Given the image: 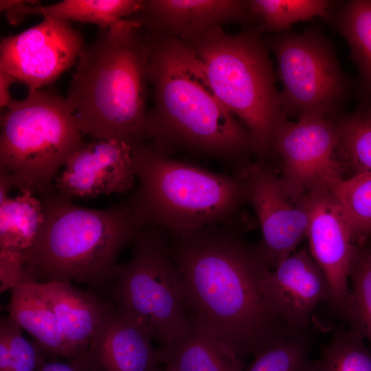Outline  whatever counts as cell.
<instances>
[{
  "mask_svg": "<svg viewBox=\"0 0 371 371\" xmlns=\"http://www.w3.org/2000/svg\"><path fill=\"white\" fill-rule=\"evenodd\" d=\"M192 318L240 358L293 333L260 289L271 269L234 219L170 237Z\"/></svg>",
  "mask_w": 371,
  "mask_h": 371,
  "instance_id": "obj_1",
  "label": "cell"
},
{
  "mask_svg": "<svg viewBox=\"0 0 371 371\" xmlns=\"http://www.w3.org/2000/svg\"><path fill=\"white\" fill-rule=\"evenodd\" d=\"M148 34L147 77L154 106L148 113L146 139L168 157L184 152L240 169L242 157L254 151L252 139L216 95L194 50L179 38Z\"/></svg>",
  "mask_w": 371,
  "mask_h": 371,
  "instance_id": "obj_2",
  "label": "cell"
},
{
  "mask_svg": "<svg viewBox=\"0 0 371 371\" xmlns=\"http://www.w3.org/2000/svg\"><path fill=\"white\" fill-rule=\"evenodd\" d=\"M150 52L148 32L127 18L85 46L65 97L82 135L144 143Z\"/></svg>",
  "mask_w": 371,
  "mask_h": 371,
  "instance_id": "obj_3",
  "label": "cell"
},
{
  "mask_svg": "<svg viewBox=\"0 0 371 371\" xmlns=\"http://www.w3.org/2000/svg\"><path fill=\"white\" fill-rule=\"evenodd\" d=\"M43 222L23 254V278L76 281L104 291L117 259L143 226L126 200L104 209L74 204L55 188L38 196Z\"/></svg>",
  "mask_w": 371,
  "mask_h": 371,
  "instance_id": "obj_4",
  "label": "cell"
},
{
  "mask_svg": "<svg viewBox=\"0 0 371 371\" xmlns=\"http://www.w3.org/2000/svg\"><path fill=\"white\" fill-rule=\"evenodd\" d=\"M134 161L139 183L128 200L143 227L170 237L233 220L248 201L240 172H212L145 143L134 148Z\"/></svg>",
  "mask_w": 371,
  "mask_h": 371,
  "instance_id": "obj_5",
  "label": "cell"
},
{
  "mask_svg": "<svg viewBox=\"0 0 371 371\" xmlns=\"http://www.w3.org/2000/svg\"><path fill=\"white\" fill-rule=\"evenodd\" d=\"M186 42L202 62L218 100L249 132L254 151L260 157L270 153L286 117L267 47L258 33L232 34L217 27Z\"/></svg>",
  "mask_w": 371,
  "mask_h": 371,
  "instance_id": "obj_6",
  "label": "cell"
},
{
  "mask_svg": "<svg viewBox=\"0 0 371 371\" xmlns=\"http://www.w3.org/2000/svg\"><path fill=\"white\" fill-rule=\"evenodd\" d=\"M85 143L65 98L29 89L1 115L0 170L14 188L40 196L56 188L58 169Z\"/></svg>",
  "mask_w": 371,
  "mask_h": 371,
  "instance_id": "obj_7",
  "label": "cell"
},
{
  "mask_svg": "<svg viewBox=\"0 0 371 371\" xmlns=\"http://www.w3.org/2000/svg\"><path fill=\"white\" fill-rule=\"evenodd\" d=\"M131 243V258L117 265L103 291L115 308L148 326L159 348H167L187 333L192 321L170 237L146 226Z\"/></svg>",
  "mask_w": 371,
  "mask_h": 371,
  "instance_id": "obj_8",
  "label": "cell"
},
{
  "mask_svg": "<svg viewBox=\"0 0 371 371\" xmlns=\"http://www.w3.org/2000/svg\"><path fill=\"white\" fill-rule=\"evenodd\" d=\"M267 43L276 58L286 117L328 116L339 107L347 91L346 77L333 48L318 30L277 33Z\"/></svg>",
  "mask_w": 371,
  "mask_h": 371,
  "instance_id": "obj_9",
  "label": "cell"
},
{
  "mask_svg": "<svg viewBox=\"0 0 371 371\" xmlns=\"http://www.w3.org/2000/svg\"><path fill=\"white\" fill-rule=\"evenodd\" d=\"M336 124L321 115L287 120L279 128L271 152L281 159L282 179L294 193L326 191L343 179Z\"/></svg>",
  "mask_w": 371,
  "mask_h": 371,
  "instance_id": "obj_10",
  "label": "cell"
},
{
  "mask_svg": "<svg viewBox=\"0 0 371 371\" xmlns=\"http://www.w3.org/2000/svg\"><path fill=\"white\" fill-rule=\"evenodd\" d=\"M247 199L257 214L262 233L258 245L271 269L293 253L306 238V195L294 193L262 160L247 163L240 170Z\"/></svg>",
  "mask_w": 371,
  "mask_h": 371,
  "instance_id": "obj_11",
  "label": "cell"
},
{
  "mask_svg": "<svg viewBox=\"0 0 371 371\" xmlns=\"http://www.w3.org/2000/svg\"><path fill=\"white\" fill-rule=\"evenodd\" d=\"M82 36L71 22L51 16L0 43V70L29 89H39L55 81L78 58Z\"/></svg>",
  "mask_w": 371,
  "mask_h": 371,
  "instance_id": "obj_12",
  "label": "cell"
},
{
  "mask_svg": "<svg viewBox=\"0 0 371 371\" xmlns=\"http://www.w3.org/2000/svg\"><path fill=\"white\" fill-rule=\"evenodd\" d=\"M309 252L326 276L330 305L344 318L350 297L349 270L354 236L347 216L330 190L306 194Z\"/></svg>",
  "mask_w": 371,
  "mask_h": 371,
  "instance_id": "obj_13",
  "label": "cell"
},
{
  "mask_svg": "<svg viewBox=\"0 0 371 371\" xmlns=\"http://www.w3.org/2000/svg\"><path fill=\"white\" fill-rule=\"evenodd\" d=\"M260 289L273 312L292 333L307 332L314 309L332 299L326 276L306 248L267 271Z\"/></svg>",
  "mask_w": 371,
  "mask_h": 371,
  "instance_id": "obj_14",
  "label": "cell"
},
{
  "mask_svg": "<svg viewBox=\"0 0 371 371\" xmlns=\"http://www.w3.org/2000/svg\"><path fill=\"white\" fill-rule=\"evenodd\" d=\"M134 148L117 140L86 142L56 177V189L71 199L128 192L136 179Z\"/></svg>",
  "mask_w": 371,
  "mask_h": 371,
  "instance_id": "obj_15",
  "label": "cell"
},
{
  "mask_svg": "<svg viewBox=\"0 0 371 371\" xmlns=\"http://www.w3.org/2000/svg\"><path fill=\"white\" fill-rule=\"evenodd\" d=\"M249 17L248 1L146 0L127 19L148 32L189 41L215 27Z\"/></svg>",
  "mask_w": 371,
  "mask_h": 371,
  "instance_id": "obj_16",
  "label": "cell"
},
{
  "mask_svg": "<svg viewBox=\"0 0 371 371\" xmlns=\"http://www.w3.org/2000/svg\"><path fill=\"white\" fill-rule=\"evenodd\" d=\"M153 339L143 321L111 303L85 355L95 371H157Z\"/></svg>",
  "mask_w": 371,
  "mask_h": 371,
  "instance_id": "obj_17",
  "label": "cell"
},
{
  "mask_svg": "<svg viewBox=\"0 0 371 371\" xmlns=\"http://www.w3.org/2000/svg\"><path fill=\"white\" fill-rule=\"evenodd\" d=\"M40 283V282H39ZM73 359L85 354L111 303L71 282L40 283Z\"/></svg>",
  "mask_w": 371,
  "mask_h": 371,
  "instance_id": "obj_18",
  "label": "cell"
},
{
  "mask_svg": "<svg viewBox=\"0 0 371 371\" xmlns=\"http://www.w3.org/2000/svg\"><path fill=\"white\" fill-rule=\"evenodd\" d=\"M34 1L1 0L0 10L12 25L31 15L51 16L68 21L92 23L98 30H106L122 19L137 12L140 0H64L47 5Z\"/></svg>",
  "mask_w": 371,
  "mask_h": 371,
  "instance_id": "obj_19",
  "label": "cell"
},
{
  "mask_svg": "<svg viewBox=\"0 0 371 371\" xmlns=\"http://www.w3.org/2000/svg\"><path fill=\"white\" fill-rule=\"evenodd\" d=\"M7 309L8 316L34 337L44 355L73 359L39 282L22 279L12 289Z\"/></svg>",
  "mask_w": 371,
  "mask_h": 371,
  "instance_id": "obj_20",
  "label": "cell"
},
{
  "mask_svg": "<svg viewBox=\"0 0 371 371\" xmlns=\"http://www.w3.org/2000/svg\"><path fill=\"white\" fill-rule=\"evenodd\" d=\"M168 371H243L245 360L192 319L187 333L167 348H157Z\"/></svg>",
  "mask_w": 371,
  "mask_h": 371,
  "instance_id": "obj_21",
  "label": "cell"
},
{
  "mask_svg": "<svg viewBox=\"0 0 371 371\" xmlns=\"http://www.w3.org/2000/svg\"><path fill=\"white\" fill-rule=\"evenodd\" d=\"M43 222L42 203L28 190L0 202V251L23 254Z\"/></svg>",
  "mask_w": 371,
  "mask_h": 371,
  "instance_id": "obj_22",
  "label": "cell"
},
{
  "mask_svg": "<svg viewBox=\"0 0 371 371\" xmlns=\"http://www.w3.org/2000/svg\"><path fill=\"white\" fill-rule=\"evenodd\" d=\"M349 280L351 288L344 318L371 345V248L354 243Z\"/></svg>",
  "mask_w": 371,
  "mask_h": 371,
  "instance_id": "obj_23",
  "label": "cell"
},
{
  "mask_svg": "<svg viewBox=\"0 0 371 371\" xmlns=\"http://www.w3.org/2000/svg\"><path fill=\"white\" fill-rule=\"evenodd\" d=\"M337 25L362 79L371 89V0L347 3L338 14Z\"/></svg>",
  "mask_w": 371,
  "mask_h": 371,
  "instance_id": "obj_24",
  "label": "cell"
},
{
  "mask_svg": "<svg viewBox=\"0 0 371 371\" xmlns=\"http://www.w3.org/2000/svg\"><path fill=\"white\" fill-rule=\"evenodd\" d=\"M249 16L257 19L262 30L278 33L289 31L295 22L315 16L327 18L330 2L324 0H251Z\"/></svg>",
  "mask_w": 371,
  "mask_h": 371,
  "instance_id": "obj_25",
  "label": "cell"
},
{
  "mask_svg": "<svg viewBox=\"0 0 371 371\" xmlns=\"http://www.w3.org/2000/svg\"><path fill=\"white\" fill-rule=\"evenodd\" d=\"M315 371H371V350L351 328H335L330 341L314 360Z\"/></svg>",
  "mask_w": 371,
  "mask_h": 371,
  "instance_id": "obj_26",
  "label": "cell"
},
{
  "mask_svg": "<svg viewBox=\"0 0 371 371\" xmlns=\"http://www.w3.org/2000/svg\"><path fill=\"white\" fill-rule=\"evenodd\" d=\"M307 332L293 333L260 350L243 371H315Z\"/></svg>",
  "mask_w": 371,
  "mask_h": 371,
  "instance_id": "obj_27",
  "label": "cell"
},
{
  "mask_svg": "<svg viewBox=\"0 0 371 371\" xmlns=\"http://www.w3.org/2000/svg\"><path fill=\"white\" fill-rule=\"evenodd\" d=\"M336 127L342 161L355 175L371 172V108L344 116Z\"/></svg>",
  "mask_w": 371,
  "mask_h": 371,
  "instance_id": "obj_28",
  "label": "cell"
},
{
  "mask_svg": "<svg viewBox=\"0 0 371 371\" xmlns=\"http://www.w3.org/2000/svg\"><path fill=\"white\" fill-rule=\"evenodd\" d=\"M345 212L354 238L371 232V172L343 179L331 190Z\"/></svg>",
  "mask_w": 371,
  "mask_h": 371,
  "instance_id": "obj_29",
  "label": "cell"
},
{
  "mask_svg": "<svg viewBox=\"0 0 371 371\" xmlns=\"http://www.w3.org/2000/svg\"><path fill=\"white\" fill-rule=\"evenodd\" d=\"M10 316L0 321V371H38L47 359L35 343L26 339Z\"/></svg>",
  "mask_w": 371,
  "mask_h": 371,
  "instance_id": "obj_30",
  "label": "cell"
},
{
  "mask_svg": "<svg viewBox=\"0 0 371 371\" xmlns=\"http://www.w3.org/2000/svg\"><path fill=\"white\" fill-rule=\"evenodd\" d=\"M38 371H95L86 355L62 361L56 359H46Z\"/></svg>",
  "mask_w": 371,
  "mask_h": 371,
  "instance_id": "obj_31",
  "label": "cell"
},
{
  "mask_svg": "<svg viewBox=\"0 0 371 371\" xmlns=\"http://www.w3.org/2000/svg\"><path fill=\"white\" fill-rule=\"evenodd\" d=\"M15 79L10 74L0 70V107L6 108L13 99L11 98L10 87Z\"/></svg>",
  "mask_w": 371,
  "mask_h": 371,
  "instance_id": "obj_32",
  "label": "cell"
},
{
  "mask_svg": "<svg viewBox=\"0 0 371 371\" xmlns=\"http://www.w3.org/2000/svg\"><path fill=\"white\" fill-rule=\"evenodd\" d=\"M157 371H168V370L166 368H159Z\"/></svg>",
  "mask_w": 371,
  "mask_h": 371,
  "instance_id": "obj_33",
  "label": "cell"
}]
</instances>
